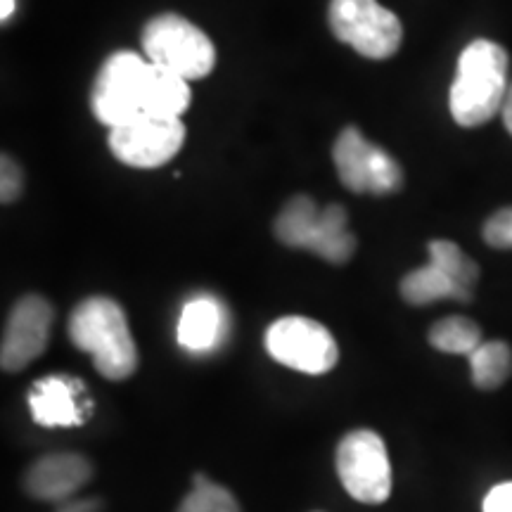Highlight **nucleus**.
Segmentation results:
<instances>
[{
    "label": "nucleus",
    "instance_id": "nucleus-1",
    "mask_svg": "<svg viewBox=\"0 0 512 512\" xmlns=\"http://www.w3.org/2000/svg\"><path fill=\"white\" fill-rule=\"evenodd\" d=\"M190 98L183 76L166 72L145 55L119 50L100 67L91 105L100 124L117 128L147 114L181 117L190 107Z\"/></svg>",
    "mask_w": 512,
    "mask_h": 512
},
{
    "label": "nucleus",
    "instance_id": "nucleus-2",
    "mask_svg": "<svg viewBox=\"0 0 512 512\" xmlns=\"http://www.w3.org/2000/svg\"><path fill=\"white\" fill-rule=\"evenodd\" d=\"M508 95V53L494 41L477 38L460 53L458 72L448 93L456 124L475 128L503 110Z\"/></svg>",
    "mask_w": 512,
    "mask_h": 512
},
{
    "label": "nucleus",
    "instance_id": "nucleus-3",
    "mask_svg": "<svg viewBox=\"0 0 512 512\" xmlns=\"http://www.w3.org/2000/svg\"><path fill=\"white\" fill-rule=\"evenodd\" d=\"M74 347L93 356L95 370L107 380H126L138 368V349L126 313L110 297H88L69 318Z\"/></svg>",
    "mask_w": 512,
    "mask_h": 512
},
{
    "label": "nucleus",
    "instance_id": "nucleus-4",
    "mask_svg": "<svg viewBox=\"0 0 512 512\" xmlns=\"http://www.w3.org/2000/svg\"><path fill=\"white\" fill-rule=\"evenodd\" d=\"M275 238L294 249H309L330 264H347L356 252L349 216L342 204L318 209L306 195L292 197L275 219Z\"/></svg>",
    "mask_w": 512,
    "mask_h": 512
},
{
    "label": "nucleus",
    "instance_id": "nucleus-5",
    "mask_svg": "<svg viewBox=\"0 0 512 512\" xmlns=\"http://www.w3.org/2000/svg\"><path fill=\"white\" fill-rule=\"evenodd\" d=\"M143 53L157 67L183 76L204 79L216 64V48L200 27L181 15H157L143 29Z\"/></svg>",
    "mask_w": 512,
    "mask_h": 512
},
{
    "label": "nucleus",
    "instance_id": "nucleus-6",
    "mask_svg": "<svg viewBox=\"0 0 512 512\" xmlns=\"http://www.w3.org/2000/svg\"><path fill=\"white\" fill-rule=\"evenodd\" d=\"M330 29L368 60H387L401 48L403 27L377 0H330Z\"/></svg>",
    "mask_w": 512,
    "mask_h": 512
},
{
    "label": "nucleus",
    "instance_id": "nucleus-7",
    "mask_svg": "<svg viewBox=\"0 0 512 512\" xmlns=\"http://www.w3.org/2000/svg\"><path fill=\"white\" fill-rule=\"evenodd\" d=\"M337 475L356 501L368 505L387 501L392 494V463L380 434L356 430L339 441Z\"/></svg>",
    "mask_w": 512,
    "mask_h": 512
},
{
    "label": "nucleus",
    "instance_id": "nucleus-8",
    "mask_svg": "<svg viewBox=\"0 0 512 512\" xmlns=\"http://www.w3.org/2000/svg\"><path fill=\"white\" fill-rule=\"evenodd\" d=\"M266 349L275 361L306 375L330 373L337 366V342L318 320L287 316L266 332Z\"/></svg>",
    "mask_w": 512,
    "mask_h": 512
},
{
    "label": "nucleus",
    "instance_id": "nucleus-9",
    "mask_svg": "<svg viewBox=\"0 0 512 512\" xmlns=\"http://www.w3.org/2000/svg\"><path fill=\"white\" fill-rule=\"evenodd\" d=\"M339 181L351 192L389 195L403 185V171L392 155L368 143L358 128L349 126L339 133L332 147Z\"/></svg>",
    "mask_w": 512,
    "mask_h": 512
},
{
    "label": "nucleus",
    "instance_id": "nucleus-10",
    "mask_svg": "<svg viewBox=\"0 0 512 512\" xmlns=\"http://www.w3.org/2000/svg\"><path fill=\"white\" fill-rule=\"evenodd\" d=\"M185 143L181 117L147 114L124 126L110 128V150L121 164L133 169H157L171 162Z\"/></svg>",
    "mask_w": 512,
    "mask_h": 512
},
{
    "label": "nucleus",
    "instance_id": "nucleus-11",
    "mask_svg": "<svg viewBox=\"0 0 512 512\" xmlns=\"http://www.w3.org/2000/svg\"><path fill=\"white\" fill-rule=\"evenodd\" d=\"M53 318V306L38 294H27L12 306L0 347V366L5 373L27 368L46 351Z\"/></svg>",
    "mask_w": 512,
    "mask_h": 512
},
{
    "label": "nucleus",
    "instance_id": "nucleus-12",
    "mask_svg": "<svg viewBox=\"0 0 512 512\" xmlns=\"http://www.w3.org/2000/svg\"><path fill=\"white\" fill-rule=\"evenodd\" d=\"M93 467L79 453H55L29 467L24 486L29 496L48 503H67L76 491L91 482Z\"/></svg>",
    "mask_w": 512,
    "mask_h": 512
},
{
    "label": "nucleus",
    "instance_id": "nucleus-13",
    "mask_svg": "<svg viewBox=\"0 0 512 512\" xmlns=\"http://www.w3.org/2000/svg\"><path fill=\"white\" fill-rule=\"evenodd\" d=\"M228 332V311L211 294H197L185 302L178 316V344L190 354L219 349Z\"/></svg>",
    "mask_w": 512,
    "mask_h": 512
},
{
    "label": "nucleus",
    "instance_id": "nucleus-14",
    "mask_svg": "<svg viewBox=\"0 0 512 512\" xmlns=\"http://www.w3.org/2000/svg\"><path fill=\"white\" fill-rule=\"evenodd\" d=\"M83 384L74 377H43L29 392V408L34 422L41 427H74L81 425L83 413L79 396Z\"/></svg>",
    "mask_w": 512,
    "mask_h": 512
},
{
    "label": "nucleus",
    "instance_id": "nucleus-15",
    "mask_svg": "<svg viewBox=\"0 0 512 512\" xmlns=\"http://www.w3.org/2000/svg\"><path fill=\"white\" fill-rule=\"evenodd\" d=\"M401 297L413 306H425L439 299H458V302H472V292L458 285L444 268L427 264L418 271L408 273L401 280Z\"/></svg>",
    "mask_w": 512,
    "mask_h": 512
},
{
    "label": "nucleus",
    "instance_id": "nucleus-16",
    "mask_svg": "<svg viewBox=\"0 0 512 512\" xmlns=\"http://www.w3.org/2000/svg\"><path fill=\"white\" fill-rule=\"evenodd\" d=\"M470 368L479 389H498L512 375V349L501 339L482 342L470 354Z\"/></svg>",
    "mask_w": 512,
    "mask_h": 512
},
{
    "label": "nucleus",
    "instance_id": "nucleus-17",
    "mask_svg": "<svg viewBox=\"0 0 512 512\" xmlns=\"http://www.w3.org/2000/svg\"><path fill=\"white\" fill-rule=\"evenodd\" d=\"M430 344L444 354L470 356L482 344V330L475 320L465 316H451L439 320L430 330Z\"/></svg>",
    "mask_w": 512,
    "mask_h": 512
},
{
    "label": "nucleus",
    "instance_id": "nucleus-18",
    "mask_svg": "<svg viewBox=\"0 0 512 512\" xmlns=\"http://www.w3.org/2000/svg\"><path fill=\"white\" fill-rule=\"evenodd\" d=\"M176 512H240V505L226 486L214 484L204 475H195L192 491Z\"/></svg>",
    "mask_w": 512,
    "mask_h": 512
},
{
    "label": "nucleus",
    "instance_id": "nucleus-19",
    "mask_svg": "<svg viewBox=\"0 0 512 512\" xmlns=\"http://www.w3.org/2000/svg\"><path fill=\"white\" fill-rule=\"evenodd\" d=\"M430 261L444 268V271L456 280L458 285H463L465 290H475L479 280V266L460 249L456 242L448 240H434L430 242Z\"/></svg>",
    "mask_w": 512,
    "mask_h": 512
},
{
    "label": "nucleus",
    "instance_id": "nucleus-20",
    "mask_svg": "<svg viewBox=\"0 0 512 512\" xmlns=\"http://www.w3.org/2000/svg\"><path fill=\"white\" fill-rule=\"evenodd\" d=\"M484 240L496 249H512V207L496 211L482 230Z\"/></svg>",
    "mask_w": 512,
    "mask_h": 512
},
{
    "label": "nucleus",
    "instance_id": "nucleus-21",
    "mask_svg": "<svg viewBox=\"0 0 512 512\" xmlns=\"http://www.w3.org/2000/svg\"><path fill=\"white\" fill-rule=\"evenodd\" d=\"M22 188H24L22 169H19L15 159L3 155V159H0V200H3V204L15 202L17 197L22 195Z\"/></svg>",
    "mask_w": 512,
    "mask_h": 512
},
{
    "label": "nucleus",
    "instance_id": "nucleus-22",
    "mask_svg": "<svg viewBox=\"0 0 512 512\" xmlns=\"http://www.w3.org/2000/svg\"><path fill=\"white\" fill-rule=\"evenodd\" d=\"M484 512H512V482L498 484L486 494Z\"/></svg>",
    "mask_w": 512,
    "mask_h": 512
},
{
    "label": "nucleus",
    "instance_id": "nucleus-23",
    "mask_svg": "<svg viewBox=\"0 0 512 512\" xmlns=\"http://www.w3.org/2000/svg\"><path fill=\"white\" fill-rule=\"evenodd\" d=\"M100 503L98 501H69L64 503L57 512H98Z\"/></svg>",
    "mask_w": 512,
    "mask_h": 512
},
{
    "label": "nucleus",
    "instance_id": "nucleus-24",
    "mask_svg": "<svg viewBox=\"0 0 512 512\" xmlns=\"http://www.w3.org/2000/svg\"><path fill=\"white\" fill-rule=\"evenodd\" d=\"M501 114H503V124H505V128H508V131L512 133V86L508 88V95H505V102H503Z\"/></svg>",
    "mask_w": 512,
    "mask_h": 512
},
{
    "label": "nucleus",
    "instance_id": "nucleus-25",
    "mask_svg": "<svg viewBox=\"0 0 512 512\" xmlns=\"http://www.w3.org/2000/svg\"><path fill=\"white\" fill-rule=\"evenodd\" d=\"M12 15H15V0H0V19L8 22Z\"/></svg>",
    "mask_w": 512,
    "mask_h": 512
}]
</instances>
